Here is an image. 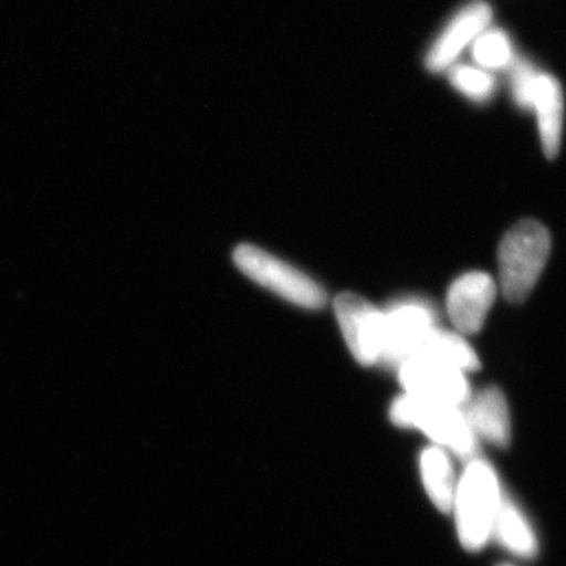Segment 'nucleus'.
Returning <instances> with one entry per match:
<instances>
[{"label": "nucleus", "mask_w": 566, "mask_h": 566, "mask_svg": "<svg viewBox=\"0 0 566 566\" xmlns=\"http://www.w3.org/2000/svg\"><path fill=\"white\" fill-rule=\"evenodd\" d=\"M502 494L493 465L480 458H471L458 480L453 515L458 538L464 549H483L493 538L495 516L501 509Z\"/></svg>", "instance_id": "nucleus-1"}, {"label": "nucleus", "mask_w": 566, "mask_h": 566, "mask_svg": "<svg viewBox=\"0 0 566 566\" xmlns=\"http://www.w3.org/2000/svg\"><path fill=\"white\" fill-rule=\"evenodd\" d=\"M553 240L538 221H521L505 234L499 245V285L505 300L524 303L534 292L536 283L549 260Z\"/></svg>", "instance_id": "nucleus-2"}, {"label": "nucleus", "mask_w": 566, "mask_h": 566, "mask_svg": "<svg viewBox=\"0 0 566 566\" xmlns=\"http://www.w3.org/2000/svg\"><path fill=\"white\" fill-rule=\"evenodd\" d=\"M390 419L401 428H415L436 446L453 455L471 460L476 452V438L460 406L436 403L405 394L394 401Z\"/></svg>", "instance_id": "nucleus-3"}, {"label": "nucleus", "mask_w": 566, "mask_h": 566, "mask_svg": "<svg viewBox=\"0 0 566 566\" xmlns=\"http://www.w3.org/2000/svg\"><path fill=\"white\" fill-rule=\"evenodd\" d=\"M233 262L251 281L289 303L311 311L326 304V293L314 279L256 245H238L233 252Z\"/></svg>", "instance_id": "nucleus-4"}, {"label": "nucleus", "mask_w": 566, "mask_h": 566, "mask_svg": "<svg viewBox=\"0 0 566 566\" xmlns=\"http://www.w3.org/2000/svg\"><path fill=\"white\" fill-rule=\"evenodd\" d=\"M334 312L354 359L365 367L379 364L385 344V311L354 293L335 297Z\"/></svg>", "instance_id": "nucleus-5"}, {"label": "nucleus", "mask_w": 566, "mask_h": 566, "mask_svg": "<svg viewBox=\"0 0 566 566\" xmlns=\"http://www.w3.org/2000/svg\"><path fill=\"white\" fill-rule=\"evenodd\" d=\"M398 378L405 394L436 403L463 408L472 395L463 370L430 357H409L398 367Z\"/></svg>", "instance_id": "nucleus-6"}, {"label": "nucleus", "mask_w": 566, "mask_h": 566, "mask_svg": "<svg viewBox=\"0 0 566 566\" xmlns=\"http://www.w3.org/2000/svg\"><path fill=\"white\" fill-rule=\"evenodd\" d=\"M434 326L436 314L430 304L406 300L390 305L385 312V344L379 364L400 367Z\"/></svg>", "instance_id": "nucleus-7"}, {"label": "nucleus", "mask_w": 566, "mask_h": 566, "mask_svg": "<svg viewBox=\"0 0 566 566\" xmlns=\"http://www.w3.org/2000/svg\"><path fill=\"white\" fill-rule=\"evenodd\" d=\"M491 20L493 9L483 0H474L463 7L431 44L424 61L427 69L433 73L452 69L465 48L472 46L480 33L490 28Z\"/></svg>", "instance_id": "nucleus-8"}, {"label": "nucleus", "mask_w": 566, "mask_h": 566, "mask_svg": "<svg viewBox=\"0 0 566 566\" xmlns=\"http://www.w3.org/2000/svg\"><path fill=\"white\" fill-rule=\"evenodd\" d=\"M497 296V283L490 274L472 271L458 277L447 293V314L461 335L479 333Z\"/></svg>", "instance_id": "nucleus-9"}, {"label": "nucleus", "mask_w": 566, "mask_h": 566, "mask_svg": "<svg viewBox=\"0 0 566 566\" xmlns=\"http://www.w3.org/2000/svg\"><path fill=\"white\" fill-rule=\"evenodd\" d=\"M534 111L543 151L549 159L557 158L564 136V91L556 77L538 71L528 95L527 109Z\"/></svg>", "instance_id": "nucleus-10"}, {"label": "nucleus", "mask_w": 566, "mask_h": 566, "mask_svg": "<svg viewBox=\"0 0 566 566\" xmlns=\"http://www.w3.org/2000/svg\"><path fill=\"white\" fill-rule=\"evenodd\" d=\"M463 415L476 439L504 447L512 441V419L505 395L497 387H488L471 395L465 401Z\"/></svg>", "instance_id": "nucleus-11"}, {"label": "nucleus", "mask_w": 566, "mask_h": 566, "mask_svg": "<svg viewBox=\"0 0 566 566\" xmlns=\"http://www.w3.org/2000/svg\"><path fill=\"white\" fill-rule=\"evenodd\" d=\"M493 538L510 554L520 558L538 556V536L526 513L512 499H502L501 509L495 516Z\"/></svg>", "instance_id": "nucleus-12"}, {"label": "nucleus", "mask_w": 566, "mask_h": 566, "mask_svg": "<svg viewBox=\"0 0 566 566\" xmlns=\"http://www.w3.org/2000/svg\"><path fill=\"white\" fill-rule=\"evenodd\" d=\"M420 475L431 502L442 513H452L460 476L449 452L438 446L424 449L420 455Z\"/></svg>", "instance_id": "nucleus-13"}, {"label": "nucleus", "mask_w": 566, "mask_h": 566, "mask_svg": "<svg viewBox=\"0 0 566 566\" xmlns=\"http://www.w3.org/2000/svg\"><path fill=\"white\" fill-rule=\"evenodd\" d=\"M415 356L430 357L439 363L452 365V367L463 370L464 374L480 368L479 357H476L474 348L464 340L463 335L441 329L438 326L424 335L419 348L411 357Z\"/></svg>", "instance_id": "nucleus-14"}, {"label": "nucleus", "mask_w": 566, "mask_h": 566, "mask_svg": "<svg viewBox=\"0 0 566 566\" xmlns=\"http://www.w3.org/2000/svg\"><path fill=\"white\" fill-rule=\"evenodd\" d=\"M471 48L476 66L490 73L509 69L516 57L512 40L501 29L488 28L485 32L480 33Z\"/></svg>", "instance_id": "nucleus-15"}, {"label": "nucleus", "mask_w": 566, "mask_h": 566, "mask_svg": "<svg viewBox=\"0 0 566 566\" xmlns=\"http://www.w3.org/2000/svg\"><path fill=\"white\" fill-rule=\"evenodd\" d=\"M450 82L465 98L475 103H486L493 98L495 80L490 71L472 65H455L449 70Z\"/></svg>", "instance_id": "nucleus-16"}, {"label": "nucleus", "mask_w": 566, "mask_h": 566, "mask_svg": "<svg viewBox=\"0 0 566 566\" xmlns=\"http://www.w3.org/2000/svg\"><path fill=\"white\" fill-rule=\"evenodd\" d=\"M499 566H513V565H506V564H502V565H499Z\"/></svg>", "instance_id": "nucleus-17"}]
</instances>
